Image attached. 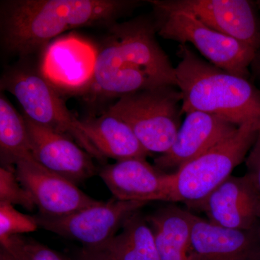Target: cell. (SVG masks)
I'll use <instances>...</instances> for the list:
<instances>
[{
    "label": "cell",
    "mask_w": 260,
    "mask_h": 260,
    "mask_svg": "<svg viewBox=\"0 0 260 260\" xmlns=\"http://www.w3.org/2000/svg\"><path fill=\"white\" fill-rule=\"evenodd\" d=\"M39 227L35 216L20 213L14 205L0 203V242L35 232Z\"/></svg>",
    "instance_id": "23"
},
{
    "label": "cell",
    "mask_w": 260,
    "mask_h": 260,
    "mask_svg": "<svg viewBox=\"0 0 260 260\" xmlns=\"http://www.w3.org/2000/svg\"><path fill=\"white\" fill-rule=\"evenodd\" d=\"M79 260H113L104 251L101 250H89L84 249L80 254Z\"/></svg>",
    "instance_id": "26"
},
{
    "label": "cell",
    "mask_w": 260,
    "mask_h": 260,
    "mask_svg": "<svg viewBox=\"0 0 260 260\" xmlns=\"http://www.w3.org/2000/svg\"><path fill=\"white\" fill-rule=\"evenodd\" d=\"M258 235H259V244H260V223L259 227H258Z\"/></svg>",
    "instance_id": "30"
},
{
    "label": "cell",
    "mask_w": 260,
    "mask_h": 260,
    "mask_svg": "<svg viewBox=\"0 0 260 260\" xmlns=\"http://www.w3.org/2000/svg\"><path fill=\"white\" fill-rule=\"evenodd\" d=\"M121 228L140 259L160 260L155 234L146 219L136 212L126 219Z\"/></svg>",
    "instance_id": "20"
},
{
    "label": "cell",
    "mask_w": 260,
    "mask_h": 260,
    "mask_svg": "<svg viewBox=\"0 0 260 260\" xmlns=\"http://www.w3.org/2000/svg\"><path fill=\"white\" fill-rule=\"evenodd\" d=\"M164 85L121 97L110 112L125 121L150 153H165L181 125L182 98L179 89Z\"/></svg>",
    "instance_id": "7"
},
{
    "label": "cell",
    "mask_w": 260,
    "mask_h": 260,
    "mask_svg": "<svg viewBox=\"0 0 260 260\" xmlns=\"http://www.w3.org/2000/svg\"><path fill=\"white\" fill-rule=\"evenodd\" d=\"M259 131L251 124L239 126L227 139L168 173L162 201L180 202L190 208L203 201L245 160Z\"/></svg>",
    "instance_id": "4"
},
{
    "label": "cell",
    "mask_w": 260,
    "mask_h": 260,
    "mask_svg": "<svg viewBox=\"0 0 260 260\" xmlns=\"http://www.w3.org/2000/svg\"><path fill=\"white\" fill-rule=\"evenodd\" d=\"M0 203L20 205L30 211L37 208L31 196L18 180L14 166L0 167Z\"/></svg>",
    "instance_id": "22"
},
{
    "label": "cell",
    "mask_w": 260,
    "mask_h": 260,
    "mask_svg": "<svg viewBox=\"0 0 260 260\" xmlns=\"http://www.w3.org/2000/svg\"><path fill=\"white\" fill-rule=\"evenodd\" d=\"M193 215L170 205L146 218L155 234L160 260H195L191 251Z\"/></svg>",
    "instance_id": "18"
},
{
    "label": "cell",
    "mask_w": 260,
    "mask_h": 260,
    "mask_svg": "<svg viewBox=\"0 0 260 260\" xmlns=\"http://www.w3.org/2000/svg\"><path fill=\"white\" fill-rule=\"evenodd\" d=\"M247 174L254 181L260 192V131L245 159Z\"/></svg>",
    "instance_id": "25"
},
{
    "label": "cell",
    "mask_w": 260,
    "mask_h": 260,
    "mask_svg": "<svg viewBox=\"0 0 260 260\" xmlns=\"http://www.w3.org/2000/svg\"><path fill=\"white\" fill-rule=\"evenodd\" d=\"M2 91L9 92L23 109V115L39 125L68 135L94 158L104 157L90 143L83 124L67 107L61 93L41 73L26 67H15L0 80Z\"/></svg>",
    "instance_id": "6"
},
{
    "label": "cell",
    "mask_w": 260,
    "mask_h": 260,
    "mask_svg": "<svg viewBox=\"0 0 260 260\" xmlns=\"http://www.w3.org/2000/svg\"><path fill=\"white\" fill-rule=\"evenodd\" d=\"M258 227L250 230L229 229L194 215L191 231L193 257L195 260H260Z\"/></svg>",
    "instance_id": "15"
},
{
    "label": "cell",
    "mask_w": 260,
    "mask_h": 260,
    "mask_svg": "<svg viewBox=\"0 0 260 260\" xmlns=\"http://www.w3.org/2000/svg\"><path fill=\"white\" fill-rule=\"evenodd\" d=\"M18 180L28 191L41 215L64 216L99 203L78 186L47 170L31 157L15 164Z\"/></svg>",
    "instance_id": "9"
},
{
    "label": "cell",
    "mask_w": 260,
    "mask_h": 260,
    "mask_svg": "<svg viewBox=\"0 0 260 260\" xmlns=\"http://www.w3.org/2000/svg\"><path fill=\"white\" fill-rule=\"evenodd\" d=\"M185 114L171 148L154 160V167L160 172H175L186 162L227 139L239 127L208 113L192 111Z\"/></svg>",
    "instance_id": "14"
},
{
    "label": "cell",
    "mask_w": 260,
    "mask_h": 260,
    "mask_svg": "<svg viewBox=\"0 0 260 260\" xmlns=\"http://www.w3.org/2000/svg\"><path fill=\"white\" fill-rule=\"evenodd\" d=\"M184 10L224 35L260 50V13L249 0H162Z\"/></svg>",
    "instance_id": "10"
},
{
    "label": "cell",
    "mask_w": 260,
    "mask_h": 260,
    "mask_svg": "<svg viewBox=\"0 0 260 260\" xmlns=\"http://www.w3.org/2000/svg\"><path fill=\"white\" fill-rule=\"evenodd\" d=\"M0 244L17 260H65L48 246L23 236L10 237Z\"/></svg>",
    "instance_id": "21"
},
{
    "label": "cell",
    "mask_w": 260,
    "mask_h": 260,
    "mask_svg": "<svg viewBox=\"0 0 260 260\" xmlns=\"http://www.w3.org/2000/svg\"><path fill=\"white\" fill-rule=\"evenodd\" d=\"M168 173L160 172L146 159L130 158L106 166L99 172L114 198L124 201H162Z\"/></svg>",
    "instance_id": "16"
},
{
    "label": "cell",
    "mask_w": 260,
    "mask_h": 260,
    "mask_svg": "<svg viewBox=\"0 0 260 260\" xmlns=\"http://www.w3.org/2000/svg\"><path fill=\"white\" fill-rule=\"evenodd\" d=\"M256 7H257V9L259 10L260 13V0H257V1L255 2Z\"/></svg>",
    "instance_id": "29"
},
{
    "label": "cell",
    "mask_w": 260,
    "mask_h": 260,
    "mask_svg": "<svg viewBox=\"0 0 260 260\" xmlns=\"http://www.w3.org/2000/svg\"><path fill=\"white\" fill-rule=\"evenodd\" d=\"M250 68L254 78L260 83V50L256 52L255 57L251 62Z\"/></svg>",
    "instance_id": "27"
},
{
    "label": "cell",
    "mask_w": 260,
    "mask_h": 260,
    "mask_svg": "<svg viewBox=\"0 0 260 260\" xmlns=\"http://www.w3.org/2000/svg\"><path fill=\"white\" fill-rule=\"evenodd\" d=\"M178 49L177 88L184 114L208 113L237 126L251 124L260 130V89L202 59L187 44H179Z\"/></svg>",
    "instance_id": "3"
},
{
    "label": "cell",
    "mask_w": 260,
    "mask_h": 260,
    "mask_svg": "<svg viewBox=\"0 0 260 260\" xmlns=\"http://www.w3.org/2000/svg\"><path fill=\"white\" fill-rule=\"evenodd\" d=\"M0 153L2 165L14 167L20 159L32 156L25 117L3 93L0 96Z\"/></svg>",
    "instance_id": "19"
},
{
    "label": "cell",
    "mask_w": 260,
    "mask_h": 260,
    "mask_svg": "<svg viewBox=\"0 0 260 260\" xmlns=\"http://www.w3.org/2000/svg\"><path fill=\"white\" fill-rule=\"evenodd\" d=\"M0 260H17L4 249H0Z\"/></svg>",
    "instance_id": "28"
},
{
    "label": "cell",
    "mask_w": 260,
    "mask_h": 260,
    "mask_svg": "<svg viewBox=\"0 0 260 260\" xmlns=\"http://www.w3.org/2000/svg\"><path fill=\"white\" fill-rule=\"evenodd\" d=\"M96 51L74 36L56 39L43 51L40 72L62 94L83 95L93 78Z\"/></svg>",
    "instance_id": "11"
},
{
    "label": "cell",
    "mask_w": 260,
    "mask_h": 260,
    "mask_svg": "<svg viewBox=\"0 0 260 260\" xmlns=\"http://www.w3.org/2000/svg\"><path fill=\"white\" fill-rule=\"evenodd\" d=\"M157 34L180 44H191L217 68L249 79L256 52L253 48L214 30L189 12L151 0Z\"/></svg>",
    "instance_id": "5"
},
{
    "label": "cell",
    "mask_w": 260,
    "mask_h": 260,
    "mask_svg": "<svg viewBox=\"0 0 260 260\" xmlns=\"http://www.w3.org/2000/svg\"><path fill=\"white\" fill-rule=\"evenodd\" d=\"M141 5L135 0H8L1 3V44L22 59L44 49L63 32L110 27Z\"/></svg>",
    "instance_id": "2"
},
{
    "label": "cell",
    "mask_w": 260,
    "mask_h": 260,
    "mask_svg": "<svg viewBox=\"0 0 260 260\" xmlns=\"http://www.w3.org/2000/svg\"><path fill=\"white\" fill-rule=\"evenodd\" d=\"M148 203L114 198L64 216L35 217L39 227L48 232L81 243L84 249L102 250L126 219Z\"/></svg>",
    "instance_id": "8"
},
{
    "label": "cell",
    "mask_w": 260,
    "mask_h": 260,
    "mask_svg": "<svg viewBox=\"0 0 260 260\" xmlns=\"http://www.w3.org/2000/svg\"><path fill=\"white\" fill-rule=\"evenodd\" d=\"M155 21L140 17L116 23L95 49L88 100L121 99L164 85L177 87L176 68L157 42Z\"/></svg>",
    "instance_id": "1"
},
{
    "label": "cell",
    "mask_w": 260,
    "mask_h": 260,
    "mask_svg": "<svg viewBox=\"0 0 260 260\" xmlns=\"http://www.w3.org/2000/svg\"><path fill=\"white\" fill-rule=\"evenodd\" d=\"M113 260H141L125 233L113 238L102 250Z\"/></svg>",
    "instance_id": "24"
},
{
    "label": "cell",
    "mask_w": 260,
    "mask_h": 260,
    "mask_svg": "<svg viewBox=\"0 0 260 260\" xmlns=\"http://www.w3.org/2000/svg\"><path fill=\"white\" fill-rule=\"evenodd\" d=\"M24 117L32 158L43 167L76 185L96 174L93 157L74 140Z\"/></svg>",
    "instance_id": "12"
},
{
    "label": "cell",
    "mask_w": 260,
    "mask_h": 260,
    "mask_svg": "<svg viewBox=\"0 0 260 260\" xmlns=\"http://www.w3.org/2000/svg\"><path fill=\"white\" fill-rule=\"evenodd\" d=\"M191 208L205 212L210 223L250 230L260 223V192L247 174L231 176Z\"/></svg>",
    "instance_id": "13"
},
{
    "label": "cell",
    "mask_w": 260,
    "mask_h": 260,
    "mask_svg": "<svg viewBox=\"0 0 260 260\" xmlns=\"http://www.w3.org/2000/svg\"><path fill=\"white\" fill-rule=\"evenodd\" d=\"M81 121L85 135L104 158L119 161L146 159L150 155L125 121L109 109L102 115L89 116Z\"/></svg>",
    "instance_id": "17"
}]
</instances>
